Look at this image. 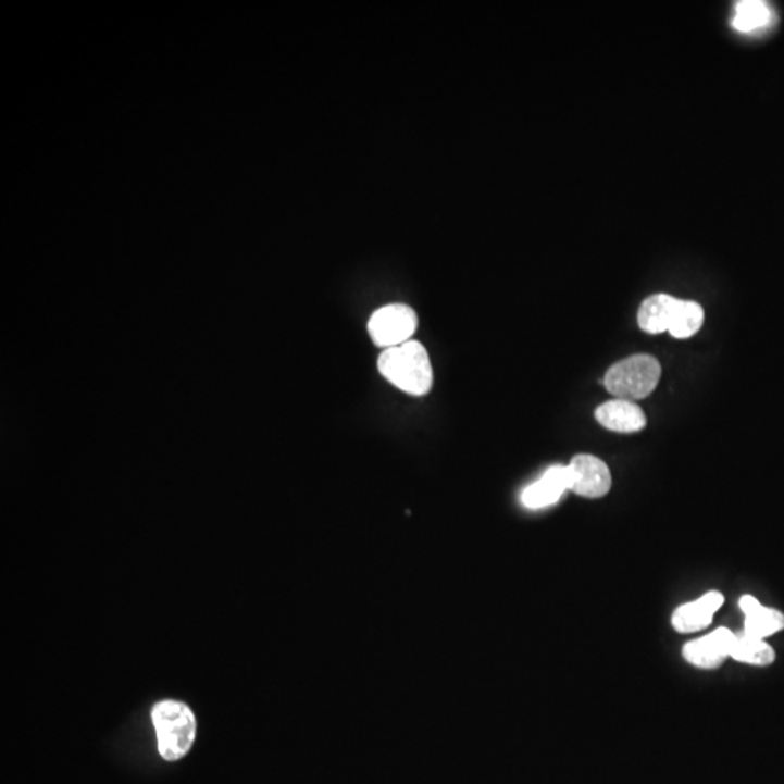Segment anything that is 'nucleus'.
<instances>
[{
  "label": "nucleus",
  "mask_w": 784,
  "mask_h": 784,
  "mask_svg": "<svg viewBox=\"0 0 784 784\" xmlns=\"http://www.w3.org/2000/svg\"><path fill=\"white\" fill-rule=\"evenodd\" d=\"M378 370L388 383L410 396H426L432 389V362L420 341L410 340L385 349L378 359Z\"/></svg>",
  "instance_id": "1"
},
{
  "label": "nucleus",
  "mask_w": 784,
  "mask_h": 784,
  "mask_svg": "<svg viewBox=\"0 0 784 784\" xmlns=\"http://www.w3.org/2000/svg\"><path fill=\"white\" fill-rule=\"evenodd\" d=\"M160 756L166 761L184 758L197 736V719L184 701L163 700L151 710Z\"/></svg>",
  "instance_id": "2"
},
{
  "label": "nucleus",
  "mask_w": 784,
  "mask_h": 784,
  "mask_svg": "<svg viewBox=\"0 0 784 784\" xmlns=\"http://www.w3.org/2000/svg\"><path fill=\"white\" fill-rule=\"evenodd\" d=\"M661 379V365L651 354H634L606 372V389L619 400H643L651 396Z\"/></svg>",
  "instance_id": "3"
},
{
  "label": "nucleus",
  "mask_w": 784,
  "mask_h": 784,
  "mask_svg": "<svg viewBox=\"0 0 784 784\" xmlns=\"http://www.w3.org/2000/svg\"><path fill=\"white\" fill-rule=\"evenodd\" d=\"M418 326V314L411 307L388 304L381 307L371 315L368 332L378 348L389 349L410 341Z\"/></svg>",
  "instance_id": "4"
},
{
  "label": "nucleus",
  "mask_w": 784,
  "mask_h": 784,
  "mask_svg": "<svg viewBox=\"0 0 784 784\" xmlns=\"http://www.w3.org/2000/svg\"><path fill=\"white\" fill-rule=\"evenodd\" d=\"M573 484L571 491L586 498L605 497L612 487L609 466L593 455H577L570 462Z\"/></svg>",
  "instance_id": "5"
},
{
  "label": "nucleus",
  "mask_w": 784,
  "mask_h": 784,
  "mask_svg": "<svg viewBox=\"0 0 784 784\" xmlns=\"http://www.w3.org/2000/svg\"><path fill=\"white\" fill-rule=\"evenodd\" d=\"M736 635L727 627H719L704 638L684 645L683 656L692 665L704 670L718 669L731 657Z\"/></svg>",
  "instance_id": "6"
},
{
  "label": "nucleus",
  "mask_w": 784,
  "mask_h": 784,
  "mask_svg": "<svg viewBox=\"0 0 784 784\" xmlns=\"http://www.w3.org/2000/svg\"><path fill=\"white\" fill-rule=\"evenodd\" d=\"M571 484H573V475L569 465L551 466L543 478L523 491L522 502L527 509H543L556 505L562 494L571 489Z\"/></svg>",
  "instance_id": "7"
},
{
  "label": "nucleus",
  "mask_w": 784,
  "mask_h": 784,
  "mask_svg": "<svg viewBox=\"0 0 784 784\" xmlns=\"http://www.w3.org/2000/svg\"><path fill=\"white\" fill-rule=\"evenodd\" d=\"M723 596L719 592H709L700 599L680 606L673 614L674 630L680 634H693V632L705 630L713 621V614L722 608Z\"/></svg>",
  "instance_id": "8"
},
{
  "label": "nucleus",
  "mask_w": 784,
  "mask_h": 784,
  "mask_svg": "<svg viewBox=\"0 0 784 784\" xmlns=\"http://www.w3.org/2000/svg\"><path fill=\"white\" fill-rule=\"evenodd\" d=\"M596 419L608 431L618 433H635L647 426L643 409L635 402L619 398L601 405L596 410Z\"/></svg>",
  "instance_id": "9"
},
{
  "label": "nucleus",
  "mask_w": 784,
  "mask_h": 784,
  "mask_svg": "<svg viewBox=\"0 0 784 784\" xmlns=\"http://www.w3.org/2000/svg\"><path fill=\"white\" fill-rule=\"evenodd\" d=\"M677 302V298L667 296V294L648 297L638 311L639 327L649 335L669 332Z\"/></svg>",
  "instance_id": "10"
},
{
  "label": "nucleus",
  "mask_w": 784,
  "mask_h": 784,
  "mask_svg": "<svg viewBox=\"0 0 784 784\" xmlns=\"http://www.w3.org/2000/svg\"><path fill=\"white\" fill-rule=\"evenodd\" d=\"M773 11L760 0H744L736 3L734 28L739 33H754L757 29L769 27L773 23Z\"/></svg>",
  "instance_id": "11"
},
{
  "label": "nucleus",
  "mask_w": 784,
  "mask_h": 784,
  "mask_svg": "<svg viewBox=\"0 0 784 784\" xmlns=\"http://www.w3.org/2000/svg\"><path fill=\"white\" fill-rule=\"evenodd\" d=\"M731 658L744 664L769 667L775 661V651L766 639L751 638V636H736Z\"/></svg>",
  "instance_id": "12"
},
{
  "label": "nucleus",
  "mask_w": 784,
  "mask_h": 784,
  "mask_svg": "<svg viewBox=\"0 0 784 784\" xmlns=\"http://www.w3.org/2000/svg\"><path fill=\"white\" fill-rule=\"evenodd\" d=\"M784 630V614L777 609L761 606L756 612L747 614L744 622V635L766 639Z\"/></svg>",
  "instance_id": "13"
},
{
  "label": "nucleus",
  "mask_w": 784,
  "mask_h": 784,
  "mask_svg": "<svg viewBox=\"0 0 784 784\" xmlns=\"http://www.w3.org/2000/svg\"><path fill=\"white\" fill-rule=\"evenodd\" d=\"M704 320L705 313L700 304L695 301L679 300L669 333L675 339H688L700 331Z\"/></svg>",
  "instance_id": "14"
},
{
  "label": "nucleus",
  "mask_w": 784,
  "mask_h": 784,
  "mask_svg": "<svg viewBox=\"0 0 784 784\" xmlns=\"http://www.w3.org/2000/svg\"><path fill=\"white\" fill-rule=\"evenodd\" d=\"M761 606L762 605L760 603V601H758V599H756V597L754 596L747 595L741 597L739 599V609L743 610L745 617H747V614L756 612V610L758 608H761Z\"/></svg>",
  "instance_id": "15"
}]
</instances>
